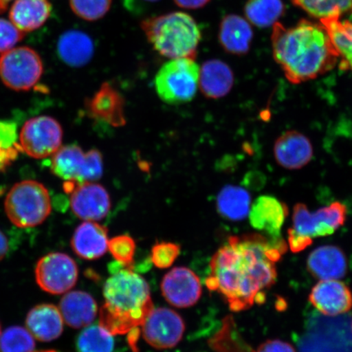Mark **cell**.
<instances>
[{
    "label": "cell",
    "instance_id": "obj_1",
    "mask_svg": "<svg viewBox=\"0 0 352 352\" xmlns=\"http://www.w3.org/2000/svg\"><path fill=\"white\" fill-rule=\"evenodd\" d=\"M287 250L283 239L261 233L232 236L213 255L206 285L223 297L232 311L265 302L276 280V263Z\"/></svg>",
    "mask_w": 352,
    "mask_h": 352
},
{
    "label": "cell",
    "instance_id": "obj_2",
    "mask_svg": "<svg viewBox=\"0 0 352 352\" xmlns=\"http://www.w3.org/2000/svg\"><path fill=\"white\" fill-rule=\"evenodd\" d=\"M272 26L274 57L290 82L309 81L336 65L338 54L322 24L302 20L289 28L278 21Z\"/></svg>",
    "mask_w": 352,
    "mask_h": 352
},
{
    "label": "cell",
    "instance_id": "obj_3",
    "mask_svg": "<svg viewBox=\"0 0 352 352\" xmlns=\"http://www.w3.org/2000/svg\"><path fill=\"white\" fill-rule=\"evenodd\" d=\"M103 296L100 324L113 336L142 328L154 308L147 281L127 267L109 277Z\"/></svg>",
    "mask_w": 352,
    "mask_h": 352
},
{
    "label": "cell",
    "instance_id": "obj_4",
    "mask_svg": "<svg viewBox=\"0 0 352 352\" xmlns=\"http://www.w3.org/2000/svg\"><path fill=\"white\" fill-rule=\"evenodd\" d=\"M142 28L158 54L171 60L195 59L201 35L190 15L182 12L151 17L142 21Z\"/></svg>",
    "mask_w": 352,
    "mask_h": 352
},
{
    "label": "cell",
    "instance_id": "obj_5",
    "mask_svg": "<svg viewBox=\"0 0 352 352\" xmlns=\"http://www.w3.org/2000/svg\"><path fill=\"white\" fill-rule=\"evenodd\" d=\"M346 208L341 202H333L315 212H310L305 204L294 208L293 226L288 230V243L294 253L302 252L314 239L332 235L344 224Z\"/></svg>",
    "mask_w": 352,
    "mask_h": 352
},
{
    "label": "cell",
    "instance_id": "obj_6",
    "mask_svg": "<svg viewBox=\"0 0 352 352\" xmlns=\"http://www.w3.org/2000/svg\"><path fill=\"white\" fill-rule=\"evenodd\" d=\"M7 217L16 227L32 228L50 217L52 201L47 189L34 180H24L8 192L6 202Z\"/></svg>",
    "mask_w": 352,
    "mask_h": 352
},
{
    "label": "cell",
    "instance_id": "obj_7",
    "mask_svg": "<svg viewBox=\"0 0 352 352\" xmlns=\"http://www.w3.org/2000/svg\"><path fill=\"white\" fill-rule=\"evenodd\" d=\"M298 347L300 352H352V316L311 318Z\"/></svg>",
    "mask_w": 352,
    "mask_h": 352
},
{
    "label": "cell",
    "instance_id": "obj_8",
    "mask_svg": "<svg viewBox=\"0 0 352 352\" xmlns=\"http://www.w3.org/2000/svg\"><path fill=\"white\" fill-rule=\"evenodd\" d=\"M200 67L190 58L173 59L162 66L154 79L160 98L169 104L187 103L195 98Z\"/></svg>",
    "mask_w": 352,
    "mask_h": 352
},
{
    "label": "cell",
    "instance_id": "obj_9",
    "mask_svg": "<svg viewBox=\"0 0 352 352\" xmlns=\"http://www.w3.org/2000/svg\"><path fill=\"white\" fill-rule=\"evenodd\" d=\"M52 173L65 182H95L103 175L102 154L96 149L85 152L76 144L60 147L52 155Z\"/></svg>",
    "mask_w": 352,
    "mask_h": 352
},
{
    "label": "cell",
    "instance_id": "obj_10",
    "mask_svg": "<svg viewBox=\"0 0 352 352\" xmlns=\"http://www.w3.org/2000/svg\"><path fill=\"white\" fill-rule=\"evenodd\" d=\"M43 72L41 56L32 48L13 47L0 56V78L12 90L32 89L37 85Z\"/></svg>",
    "mask_w": 352,
    "mask_h": 352
},
{
    "label": "cell",
    "instance_id": "obj_11",
    "mask_svg": "<svg viewBox=\"0 0 352 352\" xmlns=\"http://www.w3.org/2000/svg\"><path fill=\"white\" fill-rule=\"evenodd\" d=\"M63 139V127L55 118L39 116L25 123L19 144L28 156L42 160L54 155L61 147Z\"/></svg>",
    "mask_w": 352,
    "mask_h": 352
},
{
    "label": "cell",
    "instance_id": "obj_12",
    "mask_svg": "<svg viewBox=\"0 0 352 352\" xmlns=\"http://www.w3.org/2000/svg\"><path fill=\"white\" fill-rule=\"evenodd\" d=\"M35 279L44 292L61 294L76 285L78 266L74 259L64 253H51L42 257L35 267Z\"/></svg>",
    "mask_w": 352,
    "mask_h": 352
},
{
    "label": "cell",
    "instance_id": "obj_13",
    "mask_svg": "<svg viewBox=\"0 0 352 352\" xmlns=\"http://www.w3.org/2000/svg\"><path fill=\"white\" fill-rule=\"evenodd\" d=\"M65 190L70 195L73 213L85 221H100L107 217L111 208L109 192L99 184L65 182Z\"/></svg>",
    "mask_w": 352,
    "mask_h": 352
},
{
    "label": "cell",
    "instance_id": "obj_14",
    "mask_svg": "<svg viewBox=\"0 0 352 352\" xmlns=\"http://www.w3.org/2000/svg\"><path fill=\"white\" fill-rule=\"evenodd\" d=\"M184 330L182 316L166 307L153 308L142 327L144 340L156 349H173L182 341Z\"/></svg>",
    "mask_w": 352,
    "mask_h": 352
},
{
    "label": "cell",
    "instance_id": "obj_15",
    "mask_svg": "<svg viewBox=\"0 0 352 352\" xmlns=\"http://www.w3.org/2000/svg\"><path fill=\"white\" fill-rule=\"evenodd\" d=\"M162 296L175 307L195 305L201 296V285L198 276L189 268L175 267L164 277L161 284Z\"/></svg>",
    "mask_w": 352,
    "mask_h": 352
},
{
    "label": "cell",
    "instance_id": "obj_16",
    "mask_svg": "<svg viewBox=\"0 0 352 352\" xmlns=\"http://www.w3.org/2000/svg\"><path fill=\"white\" fill-rule=\"evenodd\" d=\"M309 301L320 314L337 316L347 314L352 307V294L338 280H320L309 294Z\"/></svg>",
    "mask_w": 352,
    "mask_h": 352
},
{
    "label": "cell",
    "instance_id": "obj_17",
    "mask_svg": "<svg viewBox=\"0 0 352 352\" xmlns=\"http://www.w3.org/2000/svg\"><path fill=\"white\" fill-rule=\"evenodd\" d=\"M288 208L272 196H261L250 206V222L254 230L272 239H280L281 228L287 217Z\"/></svg>",
    "mask_w": 352,
    "mask_h": 352
},
{
    "label": "cell",
    "instance_id": "obj_18",
    "mask_svg": "<svg viewBox=\"0 0 352 352\" xmlns=\"http://www.w3.org/2000/svg\"><path fill=\"white\" fill-rule=\"evenodd\" d=\"M274 156L277 164L284 168L298 170L309 164L314 157V148L307 136L289 131L276 140Z\"/></svg>",
    "mask_w": 352,
    "mask_h": 352
},
{
    "label": "cell",
    "instance_id": "obj_19",
    "mask_svg": "<svg viewBox=\"0 0 352 352\" xmlns=\"http://www.w3.org/2000/svg\"><path fill=\"white\" fill-rule=\"evenodd\" d=\"M108 230L94 221H85L74 231L72 240V249L79 257L86 261H95L108 252Z\"/></svg>",
    "mask_w": 352,
    "mask_h": 352
},
{
    "label": "cell",
    "instance_id": "obj_20",
    "mask_svg": "<svg viewBox=\"0 0 352 352\" xmlns=\"http://www.w3.org/2000/svg\"><path fill=\"white\" fill-rule=\"evenodd\" d=\"M88 112L96 120L113 126L125 124L124 100L116 89L104 83L99 91L87 101Z\"/></svg>",
    "mask_w": 352,
    "mask_h": 352
},
{
    "label": "cell",
    "instance_id": "obj_21",
    "mask_svg": "<svg viewBox=\"0 0 352 352\" xmlns=\"http://www.w3.org/2000/svg\"><path fill=\"white\" fill-rule=\"evenodd\" d=\"M307 270L320 280H340L347 270L345 254L334 245H324L312 252L307 262Z\"/></svg>",
    "mask_w": 352,
    "mask_h": 352
},
{
    "label": "cell",
    "instance_id": "obj_22",
    "mask_svg": "<svg viewBox=\"0 0 352 352\" xmlns=\"http://www.w3.org/2000/svg\"><path fill=\"white\" fill-rule=\"evenodd\" d=\"M59 310L65 324L74 329L89 327L98 314V303L91 294L69 292L61 298Z\"/></svg>",
    "mask_w": 352,
    "mask_h": 352
},
{
    "label": "cell",
    "instance_id": "obj_23",
    "mask_svg": "<svg viewBox=\"0 0 352 352\" xmlns=\"http://www.w3.org/2000/svg\"><path fill=\"white\" fill-rule=\"evenodd\" d=\"M25 324L34 338L41 342H51L57 340L63 333L64 320L59 308L50 303H43L28 312Z\"/></svg>",
    "mask_w": 352,
    "mask_h": 352
},
{
    "label": "cell",
    "instance_id": "obj_24",
    "mask_svg": "<svg viewBox=\"0 0 352 352\" xmlns=\"http://www.w3.org/2000/svg\"><path fill=\"white\" fill-rule=\"evenodd\" d=\"M233 83L234 76L232 70L223 61L213 59L202 65L198 86L206 98H223L231 91Z\"/></svg>",
    "mask_w": 352,
    "mask_h": 352
},
{
    "label": "cell",
    "instance_id": "obj_25",
    "mask_svg": "<svg viewBox=\"0 0 352 352\" xmlns=\"http://www.w3.org/2000/svg\"><path fill=\"white\" fill-rule=\"evenodd\" d=\"M219 42L230 54L243 55L250 50L253 30L248 21L239 15H227L221 21Z\"/></svg>",
    "mask_w": 352,
    "mask_h": 352
},
{
    "label": "cell",
    "instance_id": "obj_26",
    "mask_svg": "<svg viewBox=\"0 0 352 352\" xmlns=\"http://www.w3.org/2000/svg\"><path fill=\"white\" fill-rule=\"evenodd\" d=\"M57 52L61 60L72 67H81L91 60L94 54V41L85 32L69 30L60 35Z\"/></svg>",
    "mask_w": 352,
    "mask_h": 352
},
{
    "label": "cell",
    "instance_id": "obj_27",
    "mask_svg": "<svg viewBox=\"0 0 352 352\" xmlns=\"http://www.w3.org/2000/svg\"><path fill=\"white\" fill-rule=\"evenodd\" d=\"M51 12L50 0H16L11 8L10 17L16 28L26 33L45 23Z\"/></svg>",
    "mask_w": 352,
    "mask_h": 352
},
{
    "label": "cell",
    "instance_id": "obj_28",
    "mask_svg": "<svg viewBox=\"0 0 352 352\" xmlns=\"http://www.w3.org/2000/svg\"><path fill=\"white\" fill-rule=\"evenodd\" d=\"M340 19V16H332L320 21L327 30L338 58H341L340 69L352 72V22Z\"/></svg>",
    "mask_w": 352,
    "mask_h": 352
},
{
    "label": "cell",
    "instance_id": "obj_29",
    "mask_svg": "<svg viewBox=\"0 0 352 352\" xmlns=\"http://www.w3.org/2000/svg\"><path fill=\"white\" fill-rule=\"evenodd\" d=\"M217 206L222 217L230 221H241L249 215L252 197L243 188L227 186L219 192Z\"/></svg>",
    "mask_w": 352,
    "mask_h": 352
},
{
    "label": "cell",
    "instance_id": "obj_30",
    "mask_svg": "<svg viewBox=\"0 0 352 352\" xmlns=\"http://www.w3.org/2000/svg\"><path fill=\"white\" fill-rule=\"evenodd\" d=\"M284 12L283 0H248L245 6V16L259 28L274 25Z\"/></svg>",
    "mask_w": 352,
    "mask_h": 352
},
{
    "label": "cell",
    "instance_id": "obj_31",
    "mask_svg": "<svg viewBox=\"0 0 352 352\" xmlns=\"http://www.w3.org/2000/svg\"><path fill=\"white\" fill-rule=\"evenodd\" d=\"M292 2L308 15L320 20L352 13V0H292Z\"/></svg>",
    "mask_w": 352,
    "mask_h": 352
},
{
    "label": "cell",
    "instance_id": "obj_32",
    "mask_svg": "<svg viewBox=\"0 0 352 352\" xmlns=\"http://www.w3.org/2000/svg\"><path fill=\"white\" fill-rule=\"evenodd\" d=\"M78 352H113V336L99 325L83 329L77 342Z\"/></svg>",
    "mask_w": 352,
    "mask_h": 352
},
{
    "label": "cell",
    "instance_id": "obj_33",
    "mask_svg": "<svg viewBox=\"0 0 352 352\" xmlns=\"http://www.w3.org/2000/svg\"><path fill=\"white\" fill-rule=\"evenodd\" d=\"M35 341L28 329L8 327L0 336V352H35Z\"/></svg>",
    "mask_w": 352,
    "mask_h": 352
},
{
    "label": "cell",
    "instance_id": "obj_34",
    "mask_svg": "<svg viewBox=\"0 0 352 352\" xmlns=\"http://www.w3.org/2000/svg\"><path fill=\"white\" fill-rule=\"evenodd\" d=\"M70 7L80 19L88 21H98L107 14L112 0H69Z\"/></svg>",
    "mask_w": 352,
    "mask_h": 352
},
{
    "label": "cell",
    "instance_id": "obj_35",
    "mask_svg": "<svg viewBox=\"0 0 352 352\" xmlns=\"http://www.w3.org/2000/svg\"><path fill=\"white\" fill-rule=\"evenodd\" d=\"M108 249L118 263L127 268L133 263L135 253V242L130 236L121 235L109 241Z\"/></svg>",
    "mask_w": 352,
    "mask_h": 352
},
{
    "label": "cell",
    "instance_id": "obj_36",
    "mask_svg": "<svg viewBox=\"0 0 352 352\" xmlns=\"http://www.w3.org/2000/svg\"><path fill=\"white\" fill-rule=\"evenodd\" d=\"M180 254V246L173 242H160L153 245L151 261L158 268L170 267Z\"/></svg>",
    "mask_w": 352,
    "mask_h": 352
},
{
    "label": "cell",
    "instance_id": "obj_37",
    "mask_svg": "<svg viewBox=\"0 0 352 352\" xmlns=\"http://www.w3.org/2000/svg\"><path fill=\"white\" fill-rule=\"evenodd\" d=\"M25 36L11 21L0 19V54L12 50Z\"/></svg>",
    "mask_w": 352,
    "mask_h": 352
},
{
    "label": "cell",
    "instance_id": "obj_38",
    "mask_svg": "<svg viewBox=\"0 0 352 352\" xmlns=\"http://www.w3.org/2000/svg\"><path fill=\"white\" fill-rule=\"evenodd\" d=\"M16 126L11 121L0 122V148H10L16 146Z\"/></svg>",
    "mask_w": 352,
    "mask_h": 352
},
{
    "label": "cell",
    "instance_id": "obj_39",
    "mask_svg": "<svg viewBox=\"0 0 352 352\" xmlns=\"http://www.w3.org/2000/svg\"><path fill=\"white\" fill-rule=\"evenodd\" d=\"M255 352H296L288 342L280 340H267L262 343Z\"/></svg>",
    "mask_w": 352,
    "mask_h": 352
},
{
    "label": "cell",
    "instance_id": "obj_40",
    "mask_svg": "<svg viewBox=\"0 0 352 352\" xmlns=\"http://www.w3.org/2000/svg\"><path fill=\"white\" fill-rule=\"evenodd\" d=\"M21 151L20 144L10 148H0V171L6 170L16 160Z\"/></svg>",
    "mask_w": 352,
    "mask_h": 352
},
{
    "label": "cell",
    "instance_id": "obj_41",
    "mask_svg": "<svg viewBox=\"0 0 352 352\" xmlns=\"http://www.w3.org/2000/svg\"><path fill=\"white\" fill-rule=\"evenodd\" d=\"M175 3L180 8L187 10H197L204 7L210 0H174Z\"/></svg>",
    "mask_w": 352,
    "mask_h": 352
},
{
    "label": "cell",
    "instance_id": "obj_42",
    "mask_svg": "<svg viewBox=\"0 0 352 352\" xmlns=\"http://www.w3.org/2000/svg\"><path fill=\"white\" fill-rule=\"evenodd\" d=\"M8 252V241L6 234L0 231V261H3Z\"/></svg>",
    "mask_w": 352,
    "mask_h": 352
},
{
    "label": "cell",
    "instance_id": "obj_43",
    "mask_svg": "<svg viewBox=\"0 0 352 352\" xmlns=\"http://www.w3.org/2000/svg\"><path fill=\"white\" fill-rule=\"evenodd\" d=\"M12 0H0V13L6 11Z\"/></svg>",
    "mask_w": 352,
    "mask_h": 352
},
{
    "label": "cell",
    "instance_id": "obj_44",
    "mask_svg": "<svg viewBox=\"0 0 352 352\" xmlns=\"http://www.w3.org/2000/svg\"><path fill=\"white\" fill-rule=\"evenodd\" d=\"M35 352H58V351H56L54 350H43V351H35Z\"/></svg>",
    "mask_w": 352,
    "mask_h": 352
},
{
    "label": "cell",
    "instance_id": "obj_45",
    "mask_svg": "<svg viewBox=\"0 0 352 352\" xmlns=\"http://www.w3.org/2000/svg\"><path fill=\"white\" fill-rule=\"evenodd\" d=\"M146 1H149V2H156V1H158V0H146Z\"/></svg>",
    "mask_w": 352,
    "mask_h": 352
},
{
    "label": "cell",
    "instance_id": "obj_46",
    "mask_svg": "<svg viewBox=\"0 0 352 352\" xmlns=\"http://www.w3.org/2000/svg\"><path fill=\"white\" fill-rule=\"evenodd\" d=\"M1 333H2V332H1V324H0V336H1Z\"/></svg>",
    "mask_w": 352,
    "mask_h": 352
}]
</instances>
